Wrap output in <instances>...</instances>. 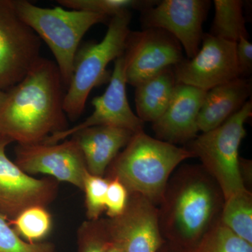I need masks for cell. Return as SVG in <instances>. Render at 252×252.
Returning <instances> with one entry per match:
<instances>
[{"label": "cell", "mask_w": 252, "mask_h": 252, "mask_svg": "<svg viewBox=\"0 0 252 252\" xmlns=\"http://www.w3.org/2000/svg\"><path fill=\"white\" fill-rule=\"evenodd\" d=\"M66 88L56 63L40 57L0 107V135L18 144L41 143L68 128Z\"/></svg>", "instance_id": "obj_1"}, {"label": "cell", "mask_w": 252, "mask_h": 252, "mask_svg": "<svg viewBox=\"0 0 252 252\" xmlns=\"http://www.w3.org/2000/svg\"><path fill=\"white\" fill-rule=\"evenodd\" d=\"M206 92L177 84L166 110L152 125L158 140L176 145L187 144L196 137L198 114Z\"/></svg>", "instance_id": "obj_15"}, {"label": "cell", "mask_w": 252, "mask_h": 252, "mask_svg": "<svg viewBox=\"0 0 252 252\" xmlns=\"http://www.w3.org/2000/svg\"><path fill=\"white\" fill-rule=\"evenodd\" d=\"M109 180L102 176L92 175L87 171L84 180L86 217L89 220H99L105 211L106 194Z\"/></svg>", "instance_id": "obj_24"}, {"label": "cell", "mask_w": 252, "mask_h": 252, "mask_svg": "<svg viewBox=\"0 0 252 252\" xmlns=\"http://www.w3.org/2000/svg\"><path fill=\"white\" fill-rule=\"evenodd\" d=\"M70 137L56 144H18L14 162L28 175L45 174L83 190L87 167L77 141Z\"/></svg>", "instance_id": "obj_11"}, {"label": "cell", "mask_w": 252, "mask_h": 252, "mask_svg": "<svg viewBox=\"0 0 252 252\" xmlns=\"http://www.w3.org/2000/svg\"><path fill=\"white\" fill-rule=\"evenodd\" d=\"M215 17L212 35L233 42L241 37L249 38L241 0H215Z\"/></svg>", "instance_id": "obj_19"}, {"label": "cell", "mask_w": 252, "mask_h": 252, "mask_svg": "<svg viewBox=\"0 0 252 252\" xmlns=\"http://www.w3.org/2000/svg\"><path fill=\"white\" fill-rule=\"evenodd\" d=\"M109 180L106 194L105 211L109 219L120 216L127 207L128 203V190L117 179H108Z\"/></svg>", "instance_id": "obj_27"}, {"label": "cell", "mask_w": 252, "mask_h": 252, "mask_svg": "<svg viewBox=\"0 0 252 252\" xmlns=\"http://www.w3.org/2000/svg\"><path fill=\"white\" fill-rule=\"evenodd\" d=\"M106 252H124L120 245L110 240Z\"/></svg>", "instance_id": "obj_29"}, {"label": "cell", "mask_w": 252, "mask_h": 252, "mask_svg": "<svg viewBox=\"0 0 252 252\" xmlns=\"http://www.w3.org/2000/svg\"><path fill=\"white\" fill-rule=\"evenodd\" d=\"M11 142L0 135V212L9 220L29 207H47L59 190L57 180L34 178L10 160L6 149Z\"/></svg>", "instance_id": "obj_12"}, {"label": "cell", "mask_w": 252, "mask_h": 252, "mask_svg": "<svg viewBox=\"0 0 252 252\" xmlns=\"http://www.w3.org/2000/svg\"><path fill=\"white\" fill-rule=\"evenodd\" d=\"M14 2L18 16L49 46L67 89L81 39L93 26L108 17L62 6L41 7L27 0Z\"/></svg>", "instance_id": "obj_4"}, {"label": "cell", "mask_w": 252, "mask_h": 252, "mask_svg": "<svg viewBox=\"0 0 252 252\" xmlns=\"http://www.w3.org/2000/svg\"><path fill=\"white\" fill-rule=\"evenodd\" d=\"M131 18L130 11L111 18L102 40L88 43L78 50L63 102L64 113L71 121L81 117L91 91L107 80L109 63L124 54Z\"/></svg>", "instance_id": "obj_5"}, {"label": "cell", "mask_w": 252, "mask_h": 252, "mask_svg": "<svg viewBox=\"0 0 252 252\" xmlns=\"http://www.w3.org/2000/svg\"><path fill=\"white\" fill-rule=\"evenodd\" d=\"M134 134L121 127L98 126L83 129L71 137L80 147L88 171L104 177L109 165Z\"/></svg>", "instance_id": "obj_16"}, {"label": "cell", "mask_w": 252, "mask_h": 252, "mask_svg": "<svg viewBox=\"0 0 252 252\" xmlns=\"http://www.w3.org/2000/svg\"><path fill=\"white\" fill-rule=\"evenodd\" d=\"M0 212V252H57L52 243H28L21 238Z\"/></svg>", "instance_id": "obj_26"}, {"label": "cell", "mask_w": 252, "mask_h": 252, "mask_svg": "<svg viewBox=\"0 0 252 252\" xmlns=\"http://www.w3.org/2000/svg\"><path fill=\"white\" fill-rule=\"evenodd\" d=\"M252 116V99L213 130L203 132L187 144L194 157H198L223 193L224 200L248 190L242 175L239 148L246 136L245 123Z\"/></svg>", "instance_id": "obj_6"}, {"label": "cell", "mask_w": 252, "mask_h": 252, "mask_svg": "<svg viewBox=\"0 0 252 252\" xmlns=\"http://www.w3.org/2000/svg\"><path fill=\"white\" fill-rule=\"evenodd\" d=\"M193 157L188 149L154 138L142 130L134 134L109 165L107 178L117 179L129 193L140 194L157 205L161 202L172 172Z\"/></svg>", "instance_id": "obj_3"}, {"label": "cell", "mask_w": 252, "mask_h": 252, "mask_svg": "<svg viewBox=\"0 0 252 252\" xmlns=\"http://www.w3.org/2000/svg\"><path fill=\"white\" fill-rule=\"evenodd\" d=\"M105 220L110 240L124 252H158L165 243L158 209L140 194L130 193L124 213Z\"/></svg>", "instance_id": "obj_14"}, {"label": "cell", "mask_w": 252, "mask_h": 252, "mask_svg": "<svg viewBox=\"0 0 252 252\" xmlns=\"http://www.w3.org/2000/svg\"><path fill=\"white\" fill-rule=\"evenodd\" d=\"M63 8L114 17L132 9L141 11L157 2L154 0H58Z\"/></svg>", "instance_id": "obj_21"}, {"label": "cell", "mask_w": 252, "mask_h": 252, "mask_svg": "<svg viewBox=\"0 0 252 252\" xmlns=\"http://www.w3.org/2000/svg\"><path fill=\"white\" fill-rule=\"evenodd\" d=\"M179 252H182V251H180V250H179Z\"/></svg>", "instance_id": "obj_31"}, {"label": "cell", "mask_w": 252, "mask_h": 252, "mask_svg": "<svg viewBox=\"0 0 252 252\" xmlns=\"http://www.w3.org/2000/svg\"><path fill=\"white\" fill-rule=\"evenodd\" d=\"M176 85L172 67L136 86V115L144 123L155 122L168 107Z\"/></svg>", "instance_id": "obj_18"}, {"label": "cell", "mask_w": 252, "mask_h": 252, "mask_svg": "<svg viewBox=\"0 0 252 252\" xmlns=\"http://www.w3.org/2000/svg\"><path fill=\"white\" fill-rule=\"evenodd\" d=\"M223 193L203 167L187 165L169 180L158 210L162 237L174 248L193 250L220 220Z\"/></svg>", "instance_id": "obj_2"}, {"label": "cell", "mask_w": 252, "mask_h": 252, "mask_svg": "<svg viewBox=\"0 0 252 252\" xmlns=\"http://www.w3.org/2000/svg\"><path fill=\"white\" fill-rule=\"evenodd\" d=\"M123 57L126 83L134 87L185 59L180 42L157 28L130 31Z\"/></svg>", "instance_id": "obj_8"}, {"label": "cell", "mask_w": 252, "mask_h": 252, "mask_svg": "<svg viewBox=\"0 0 252 252\" xmlns=\"http://www.w3.org/2000/svg\"><path fill=\"white\" fill-rule=\"evenodd\" d=\"M6 92L0 89V107L2 105L3 102H4L5 97H6Z\"/></svg>", "instance_id": "obj_30"}, {"label": "cell", "mask_w": 252, "mask_h": 252, "mask_svg": "<svg viewBox=\"0 0 252 252\" xmlns=\"http://www.w3.org/2000/svg\"><path fill=\"white\" fill-rule=\"evenodd\" d=\"M211 2L208 0H162L141 11L144 29L157 28L172 34L189 59L198 52L204 35L203 24Z\"/></svg>", "instance_id": "obj_10"}, {"label": "cell", "mask_w": 252, "mask_h": 252, "mask_svg": "<svg viewBox=\"0 0 252 252\" xmlns=\"http://www.w3.org/2000/svg\"><path fill=\"white\" fill-rule=\"evenodd\" d=\"M109 81L104 94L93 99L94 110L89 117L77 125L53 134L42 143H59L83 129L94 126H113L134 133L143 130L144 123L132 112L127 99L123 56L114 61V69Z\"/></svg>", "instance_id": "obj_13"}, {"label": "cell", "mask_w": 252, "mask_h": 252, "mask_svg": "<svg viewBox=\"0 0 252 252\" xmlns=\"http://www.w3.org/2000/svg\"><path fill=\"white\" fill-rule=\"evenodd\" d=\"M109 242L105 220H86L78 230V252H106Z\"/></svg>", "instance_id": "obj_25"}, {"label": "cell", "mask_w": 252, "mask_h": 252, "mask_svg": "<svg viewBox=\"0 0 252 252\" xmlns=\"http://www.w3.org/2000/svg\"><path fill=\"white\" fill-rule=\"evenodd\" d=\"M176 83L207 91L240 77L236 42L204 33L201 46L192 59L174 67Z\"/></svg>", "instance_id": "obj_9"}, {"label": "cell", "mask_w": 252, "mask_h": 252, "mask_svg": "<svg viewBox=\"0 0 252 252\" xmlns=\"http://www.w3.org/2000/svg\"><path fill=\"white\" fill-rule=\"evenodd\" d=\"M187 252H252V245L235 235L220 220L198 245Z\"/></svg>", "instance_id": "obj_23"}, {"label": "cell", "mask_w": 252, "mask_h": 252, "mask_svg": "<svg viewBox=\"0 0 252 252\" xmlns=\"http://www.w3.org/2000/svg\"><path fill=\"white\" fill-rule=\"evenodd\" d=\"M236 60L240 77L249 79L252 72V44L249 38L241 37L237 41Z\"/></svg>", "instance_id": "obj_28"}, {"label": "cell", "mask_w": 252, "mask_h": 252, "mask_svg": "<svg viewBox=\"0 0 252 252\" xmlns=\"http://www.w3.org/2000/svg\"><path fill=\"white\" fill-rule=\"evenodd\" d=\"M52 217L46 207H29L21 212L9 224L21 238L28 243H39L52 228Z\"/></svg>", "instance_id": "obj_22"}, {"label": "cell", "mask_w": 252, "mask_h": 252, "mask_svg": "<svg viewBox=\"0 0 252 252\" xmlns=\"http://www.w3.org/2000/svg\"><path fill=\"white\" fill-rule=\"evenodd\" d=\"M41 40L18 16L14 0H0V89L18 84L40 56Z\"/></svg>", "instance_id": "obj_7"}, {"label": "cell", "mask_w": 252, "mask_h": 252, "mask_svg": "<svg viewBox=\"0 0 252 252\" xmlns=\"http://www.w3.org/2000/svg\"><path fill=\"white\" fill-rule=\"evenodd\" d=\"M252 90L251 80L239 77L207 91L197 121L199 131L208 132L221 125L248 102Z\"/></svg>", "instance_id": "obj_17"}, {"label": "cell", "mask_w": 252, "mask_h": 252, "mask_svg": "<svg viewBox=\"0 0 252 252\" xmlns=\"http://www.w3.org/2000/svg\"><path fill=\"white\" fill-rule=\"evenodd\" d=\"M220 221L252 245V195L248 189L224 200Z\"/></svg>", "instance_id": "obj_20"}]
</instances>
